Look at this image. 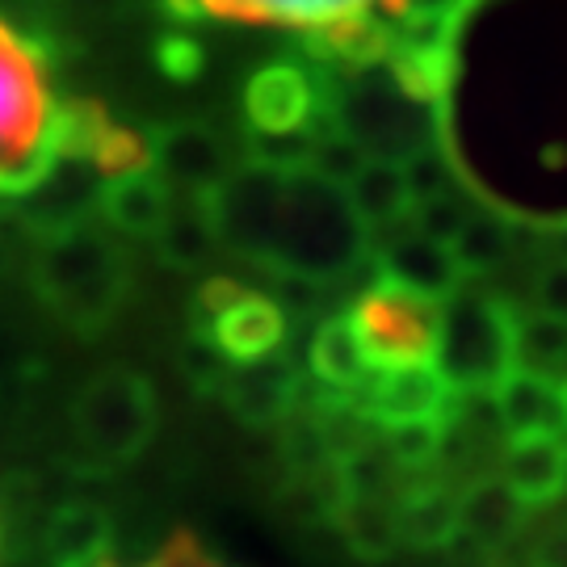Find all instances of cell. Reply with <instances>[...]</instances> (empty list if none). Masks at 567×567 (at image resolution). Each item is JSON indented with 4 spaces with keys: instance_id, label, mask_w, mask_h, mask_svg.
Here are the masks:
<instances>
[{
    "instance_id": "27",
    "label": "cell",
    "mask_w": 567,
    "mask_h": 567,
    "mask_svg": "<svg viewBox=\"0 0 567 567\" xmlns=\"http://www.w3.org/2000/svg\"><path fill=\"white\" fill-rule=\"evenodd\" d=\"M143 567H219V564H215V559H210V555H206L189 534H173V538L156 550V559H152V564H143Z\"/></svg>"
},
{
    "instance_id": "17",
    "label": "cell",
    "mask_w": 567,
    "mask_h": 567,
    "mask_svg": "<svg viewBox=\"0 0 567 567\" xmlns=\"http://www.w3.org/2000/svg\"><path fill=\"white\" fill-rule=\"evenodd\" d=\"M307 370H311V383L320 386V391H328V395L344 400V404H349L365 386V379L374 374V370L365 365L362 349L353 341L344 316H328L324 324L316 328L311 349H307Z\"/></svg>"
},
{
    "instance_id": "20",
    "label": "cell",
    "mask_w": 567,
    "mask_h": 567,
    "mask_svg": "<svg viewBox=\"0 0 567 567\" xmlns=\"http://www.w3.org/2000/svg\"><path fill=\"white\" fill-rule=\"evenodd\" d=\"M446 248L463 282L466 278H487L517 252V227L508 224L501 210H471Z\"/></svg>"
},
{
    "instance_id": "28",
    "label": "cell",
    "mask_w": 567,
    "mask_h": 567,
    "mask_svg": "<svg viewBox=\"0 0 567 567\" xmlns=\"http://www.w3.org/2000/svg\"><path fill=\"white\" fill-rule=\"evenodd\" d=\"M529 567H567V526L550 529L529 547Z\"/></svg>"
},
{
    "instance_id": "19",
    "label": "cell",
    "mask_w": 567,
    "mask_h": 567,
    "mask_svg": "<svg viewBox=\"0 0 567 567\" xmlns=\"http://www.w3.org/2000/svg\"><path fill=\"white\" fill-rule=\"evenodd\" d=\"M344 194H349V206L358 210L365 231H374V227H400L416 210L404 177V164H391V161L362 164L358 177L344 185Z\"/></svg>"
},
{
    "instance_id": "25",
    "label": "cell",
    "mask_w": 567,
    "mask_h": 567,
    "mask_svg": "<svg viewBox=\"0 0 567 567\" xmlns=\"http://www.w3.org/2000/svg\"><path fill=\"white\" fill-rule=\"evenodd\" d=\"M529 303L534 316H547L567 324V257H547L529 278Z\"/></svg>"
},
{
    "instance_id": "15",
    "label": "cell",
    "mask_w": 567,
    "mask_h": 567,
    "mask_svg": "<svg viewBox=\"0 0 567 567\" xmlns=\"http://www.w3.org/2000/svg\"><path fill=\"white\" fill-rule=\"evenodd\" d=\"M379 278L404 286L412 295H425L433 303H446L450 295L463 286L446 244L429 240L416 227L400 231V236H391L383 244V252H379Z\"/></svg>"
},
{
    "instance_id": "10",
    "label": "cell",
    "mask_w": 567,
    "mask_h": 567,
    "mask_svg": "<svg viewBox=\"0 0 567 567\" xmlns=\"http://www.w3.org/2000/svg\"><path fill=\"white\" fill-rule=\"evenodd\" d=\"M349 412L362 425L391 433L404 425H454L458 412V391L437 370V362L404 365V370H374L365 386L349 400Z\"/></svg>"
},
{
    "instance_id": "22",
    "label": "cell",
    "mask_w": 567,
    "mask_h": 567,
    "mask_svg": "<svg viewBox=\"0 0 567 567\" xmlns=\"http://www.w3.org/2000/svg\"><path fill=\"white\" fill-rule=\"evenodd\" d=\"M341 526L344 543L362 559H391L400 550V529H395V508L391 501H344L332 517Z\"/></svg>"
},
{
    "instance_id": "18",
    "label": "cell",
    "mask_w": 567,
    "mask_h": 567,
    "mask_svg": "<svg viewBox=\"0 0 567 567\" xmlns=\"http://www.w3.org/2000/svg\"><path fill=\"white\" fill-rule=\"evenodd\" d=\"M526 508L508 496L501 475H480L458 492V534L487 550H501L517 538Z\"/></svg>"
},
{
    "instance_id": "7",
    "label": "cell",
    "mask_w": 567,
    "mask_h": 567,
    "mask_svg": "<svg viewBox=\"0 0 567 567\" xmlns=\"http://www.w3.org/2000/svg\"><path fill=\"white\" fill-rule=\"evenodd\" d=\"M344 320L370 370H404V365H425L437 358L442 303L412 295L404 286L379 278L353 299Z\"/></svg>"
},
{
    "instance_id": "4",
    "label": "cell",
    "mask_w": 567,
    "mask_h": 567,
    "mask_svg": "<svg viewBox=\"0 0 567 567\" xmlns=\"http://www.w3.org/2000/svg\"><path fill=\"white\" fill-rule=\"evenodd\" d=\"M68 421H72V454L81 458L84 471L93 475L122 471L156 437V425H161L156 386L122 365L97 370L72 395Z\"/></svg>"
},
{
    "instance_id": "9",
    "label": "cell",
    "mask_w": 567,
    "mask_h": 567,
    "mask_svg": "<svg viewBox=\"0 0 567 567\" xmlns=\"http://www.w3.org/2000/svg\"><path fill=\"white\" fill-rule=\"evenodd\" d=\"M344 135L383 161H408L437 143V105L412 97L391 72L358 84L344 102Z\"/></svg>"
},
{
    "instance_id": "16",
    "label": "cell",
    "mask_w": 567,
    "mask_h": 567,
    "mask_svg": "<svg viewBox=\"0 0 567 567\" xmlns=\"http://www.w3.org/2000/svg\"><path fill=\"white\" fill-rule=\"evenodd\" d=\"M114 547V522L93 501H68L47 517L42 555L51 567H105L102 559Z\"/></svg>"
},
{
    "instance_id": "6",
    "label": "cell",
    "mask_w": 567,
    "mask_h": 567,
    "mask_svg": "<svg viewBox=\"0 0 567 567\" xmlns=\"http://www.w3.org/2000/svg\"><path fill=\"white\" fill-rule=\"evenodd\" d=\"M42 303L84 337L102 332L126 295V261L97 231H68L42 248L34 269Z\"/></svg>"
},
{
    "instance_id": "1",
    "label": "cell",
    "mask_w": 567,
    "mask_h": 567,
    "mask_svg": "<svg viewBox=\"0 0 567 567\" xmlns=\"http://www.w3.org/2000/svg\"><path fill=\"white\" fill-rule=\"evenodd\" d=\"M215 231L303 286L337 282L370 252V231L344 185L303 168H257L231 182L215 203Z\"/></svg>"
},
{
    "instance_id": "21",
    "label": "cell",
    "mask_w": 567,
    "mask_h": 567,
    "mask_svg": "<svg viewBox=\"0 0 567 567\" xmlns=\"http://www.w3.org/2000/svg\"><path fill=\"white\" fill-rule=\"evenodd\" d=\"M316 89L299 68H269L252 84V114L269 131H295L311 118Z\"/></svg>"
},
{
    "instance_id": "14",
    "label": "cell",
    "mask_w": 567,
    "mask_h": 567,
    "mask_svg": "<svg viewBox=\"0 0 567 567\" xmlns=\"http://www.w3.org/2000/svg\"><path fill=\"white\" fill-rule=\"evenodd\" d=\"M501 484L522 508H547L567 492L564 437H505Z\"/></svg>"
},
{
    "instance_id": "11",
    "label": "cell",
    "mask_w": 567,
    "mask_h": 567,
    "mask_svg": "<svg viewBox=\"0 0 567 567\" xmlns=\"http://www.w3.org/2000/svg\"><path fill=\"white\" fill-rule=\"evenodd\" d=\"M219 400L227 412L252 429H274L286 425L299 400H303V379L295 374V365L282 358H269L257 365H231L219 383Z\"/></svg>"
},
{
    "instance_id": "8",
    "label": "cell",
    "mask_w": 567,
    "mask_h": 567,
    "mask_svg": "<svg viewBox=\"0 0 567 567\" xmlns=\"http://www.w3.org/2000/svg\"><path fill=\"white\" fill-rule=\"evenodd\" d=\"M194 332L227 365H257L282 353L286 311L269 295L219 278L206 282L194 303Z\"/></svg>"
},
{
    "instance_id": "13",
    "label": "cell",
    "mask_w": 567,
    "mask_h": 567,
    "mask_svg": "<svg viewBox=\"0 0 567 567\" xmlns=\"http://www.w3.org/2000/svg\"><path fill=\"white\" fill-rule=\"evenodd\" d=\"M395 529L400 547L442 550L458 538V492L437 475H412L395 492Z\"/></svg>"
},
{
    "instance_id": "26",
    "label": "cell",
    "mask_w": 567,
    "mask_h": 567,
    "mask_svg": "<svg viewBox=\"0 0 567 567\" xmlns=\"http://www.w3.org/2000/svg\"><path fill=\"white\" fill-rule=\"evenodd\" d=\"M466 215H471V206L458 198V194H442V198H429L412 210V227L429 236V240L437 244H450L458 236V227L466 224Z\"/></svg>"
},
{
    "instance_id": "3",
    "label": "cell",
    "mask_w": 567,
    "mask_h": 567,
    "mask_svg": "<svg viewBox=\"0 0 567 567\" xmlns=\"http://www.w3.org/2000/svg\"><path fill=\"white\" fill-rule=\"evenodd\" d=\"M185 13L240 25L295 30L324 55L349 63H379L404 21V0H173Z\"/></svg>"
},
{
    "instance_id": "23",
    "label": "cell",
    "mask_w": 567,
    "mask_h": 567,
    "mask_svg": "<svg viewBox=\"0 0 567 567\" xmlns=\"http://www.w3.org/2000/svg\"><path fill=\"white\" fill-rule=\"evenodd\" d=\"M517 370L555 379L567 370V324L547 316H517Z\"/></svg>"
},
{
    "instance_id": "12",
    "label": "cell",
    "mask_w": 567,
    "mask_h": 567,
    "mask_svg": "<svg viewBox=\"0 0 567 567\" xmlns=\"http://www.w3.org/2000/svg\"><path fill=\"white\" fill-rule=\"evenodd\" d=\"M492 404L505 437H564L567 442V400L559 379L513 370L496 386Z\"/></svg>"
},
{
    "instance_id": "2",
    "label": "cell",
    "mask_w": 567,
    "mask_h": 567,
    "mask_svg": "<svg viewBox=\"0 0 567 567\" xmlns=\"http://www.w3.org/2000/svg\"><path fill=\"white\" fill-rule=\"evenodd\" d=\"M81 126L42 47L0 18V198L39 189L76 147L89 156Z\"/></svg>"
},
{
    "instance_id": "5",
    "label": "cell",
    "mask_w": 567,
    "mask_h": 567,
    "mask_svg": "<svg viewBox=\"0 0 567 567\" xmlns=\"http://www.w3.org/2000/svg\"><path fill=\"white\" fill-rule=\"evenodd\" d=\"M517 307L505 295L480 286H458L442 303L437 370L458 395H496V386L517 370Z\"/></svg>"
},
{
    "instance_id": "24",
    "label": "cell",
    "mask_w": 567,
    "mask_h": 567,
    "mask_svg": "<svg viewBox=\"0 0 567 567\" xmlns=\"http://www.w3.org/2000/svg\"><path fill=\"white\" fill-rule=\"evenodd\" d=\"M110 219L122 227V231H156L164 224V194L156 185H118L114 198H110Z\"/></svg>"
}]
</instances>
